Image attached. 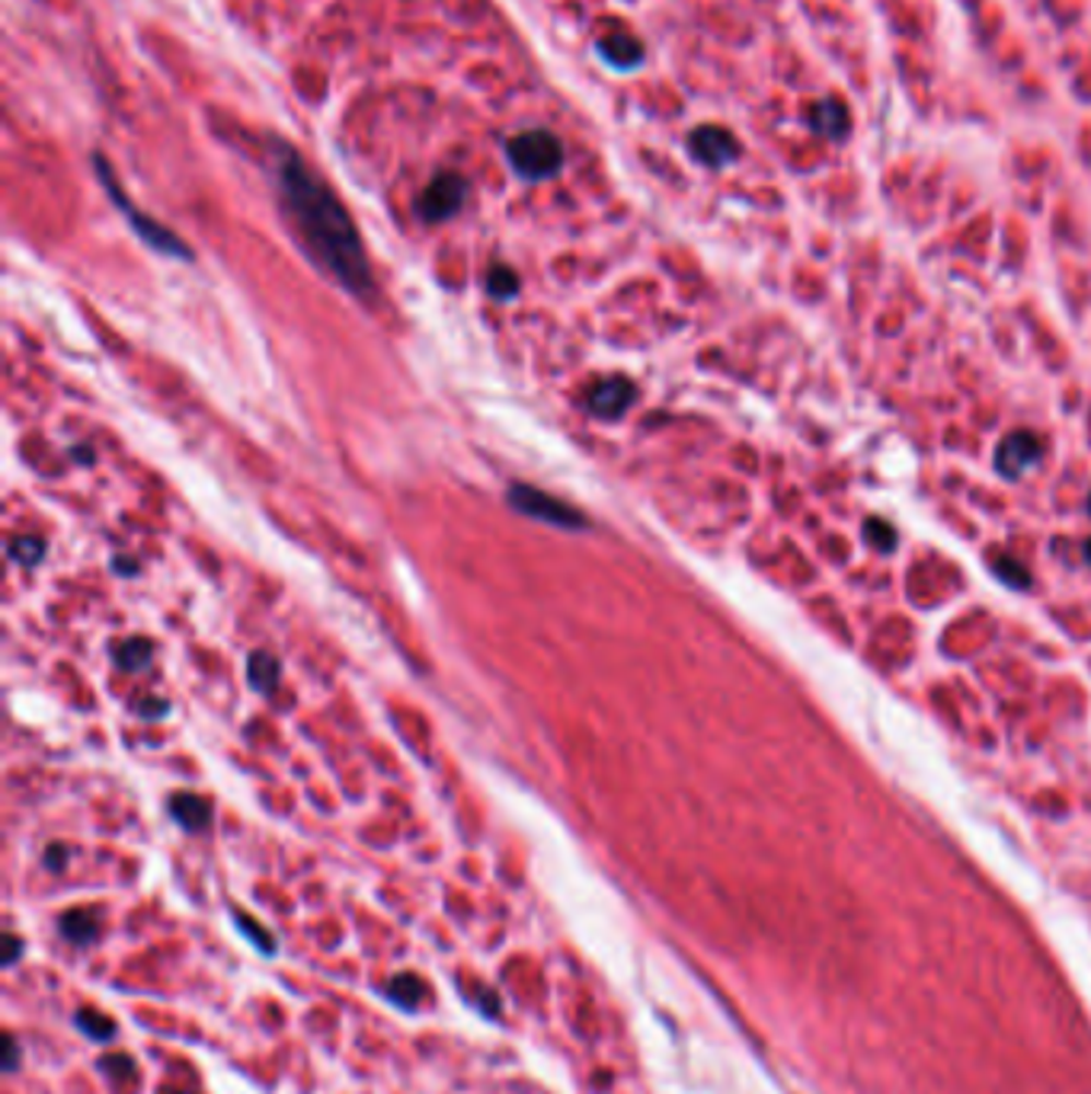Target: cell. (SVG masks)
I'll return each mask as SVG.
<instances>
[{
	"instance_id": "cell-27",
	"label": "cell",
	"mask_w": 1091,
	"mask_h": 1094,
	"mask_svg": "<svg viewBox=\"0 0 1091 1094\" xmlns=\"http://www.w3.org/2000/svg\"><path fill=\"white\" fill-rule=\"evenodd\" d=\"M1086 560H1089V563H1091V542H1089V545H1086Z\"/></svg>"
},
{
	"instance_id": "cell-5",
	"label": "cell",
	"mask_w": 1091,
	"mask_h": 1094,
	"mask_svg": "<svg viewBox=\"0 0 1091 1094\" xmlns=\"http://www.w3.org/2000/svg\"><path fill=\"white\" fill-rule=\"evenodd\" d=\"M467 193H471V183H467L464 173H459V170H439L426 183V189H422L420 199H417V214H420L426 224H442V221L455 218L464 209Z\"/></svg>"
},
{
	"instance_id": "cell-22",
	"label": "cell",
	"mask_w": 1091,
	"mask_h": 1094,
	"mask_svg": "<svg viewBox=\"0 0 1091 1094\" xmlns=\"http://www.w3.org/2000/svg\"><path fill=\"white\" fill-rule=\"evenodd\" d=\"M234 922H237V928H241V931H244V934L251 938L253 947H259L263 954H272V938H269V934H266L263 928L253 926V922H251V919H247V916H244V912H237V916H234Z\"/></svg>"
},
{
	"instance_id": "cell-14",
	"label": "cell",
	"mask_w": 1091,
	"mask_h": 1094,
	"mask_svg": "<svg viewBox=\"0 0 1091 1094\" xmlns=\"http://www.w3.org/2000/svg\"><path fill=\"white\" fill-rule=\"evenodd\" d=\"M247 675L259 695H272L279 685V660L272 653H253L247 660Z\"/></svg>"
},
{
	"instance_id": "cell-7",
	"label": "cell",
	"mask_w": 1091,
	"mask_h": 1094,
	"mask_svg": "<svg viewBox=\"0 0 1091 1094\" xmlns=\"http://www.w3.org/2000/svg\"><path fill=\"white\" fill-rule=\"evenodd\" d=\"M803 123L816 138H826V141H845L851 135V113L839 96L813 100L803 109Z\"/></svg>"
},
{
	"instance_id": "cell-2",
	"label": "cell",
	"mask_w": 1091,
	"mask_h": 1094,
	"mask_svg": "<svg viewBox=\"0 0 1091 1094\" xmlns=\"http://www.w3.org/2000/svg\"><path fill=\"white\" fill-rule=\"evenodd\" d=\"M93 170H96V176H100V183H103V189H106V196L113 199V206L116 209L123 211V218L128 221V228L151 247L154 253H164V256H173V259H193V251L186 247V241L183 237H176L173 231H170L167 224H161L158 218H151V214H144V211L138 209L131 199L126 196V189L119 186V179H116V170H113V164L103 158V154H93Z\"/></svg>"
},
{
	"instance_id": "cell-10",
	"label": "cell",
	"mask_w": 1091,
	"mask_h": 1094,
	"mask_svg": "<svg viewBox=\"0 0 1091 1094\" xmlns=\"http://www.w3.org/2000/svg\"><path fill=\"white\" fill-rule=\"evenodd\" d=\"M595 51H599V58H602L608 68H615V71H634V68H640L643 58H647L643 43H640L634 33L622 30V26L612 30V33H605V36L595 43Z\"/></svg>"
},
{
	"instance_id": "cell-6",
	"label": "cell",
	"mask_w": 1091,
	"mask_h": 1094,
	"mask_svg": "<svg viewBox=\"0 0 1091 1094\" xmlns=\"http://www.w3.org/2000/svg\"><path fill=\"white\" fill-rule=\"evenodd\" d=\"M685 148L692 154L695 164L708 170H723L730 164H736L743 158V144L740 138L723 126H713V123H705V126H695L688 131L685 138Z\"/></svg>"
},
{
	"instance_id": "cell-20",
	"label": "cell",
	"mask_w": 1091,
	"mask_h": 1094,
	"mask_svg": "<svg viewBox=\"0 0 1091 1094\" xmlns=\"http://www.w3.org/2000/svg\"><path fill=\"white\" fill-rule=\"evenodd\" d=\"M100 1069H103V1072H109L116 1082H128V1079H135V1062H131L128 1056H123V1052L103 1056V1059H100Z\"/></svg>"
},
{
	"instance_id": "cell-17",
	"label": "cell",
	"mask_w": 1091,
	"mask_h": 1094,
	"mask_svg": "<svg viewBox=\"0 0 1091 1094\" xmlns=\"http://www.w3.org/2000/svg\"><path fill=\"white\" fill-rule=\"evenodd\" d=\"M487 292L497 298V301H509V298L519 295V276L509 269V266H494L487 272Z\"/></svg>"
},
{
	"instance_id": "cell-3",
	"label": "cell",
	"mask_w": 1091,
	"mask_h": 1094,
	"mask_svg": "<svg viewBox=\"0 0 1091 1094\" xmlns=\"http://www.w3.org/2000/svg\"><path fill=\"white\" fill-rule=\"evenodd\" d=\"M506 161L522 179H550L564 170V144L547 128H529L506 138Z\"/></svg>"
},
{
	"instance_id": "cell-23",
	"label": "cell",
	"mask_w": 1091,
	"mask_h": 1094,
	"mask_svg": "<svg viewBox=\"0 0 1091 1094\" xmlns=\"http://www.w3.org/2000/svg\"><path fill=\"white\" fill-rule=\"evenodd\" d=\"M65 861H68V848H65V845H48V848H45V868H51V871H65Z\"/></svg>"
},
{
	"instance_id": "cell-19",
	"label": "cell",
	"mask_w": 1091,
	"mask_h": 1094,
	"mask_svg": "<svg viewBox=\"0 0 1091 1094\" xmlns=\"http://www.w3.org/2000/svg\"><path fill=\"white\" fill-rule=\"evenodd\" d=\"M993 570L999 573L1002 583H1011V586H1018V590H1024V586L1031 583L1028 570H1024L1018 560H1011V557H996V560H993Z\"/></svg>"
},
{
	"instance_id": "cell-1",
	"label": "cell",
	"mask_w": 1091,
	"mask_h": 1094,
	"mask_svg": "<svg viewBox=\"0 0 1091 1094\" xmlns=\"http://www.w3.org/2000/svg\"><path fill=\"white\" fill-rule=\"evenodd\" d=\"M269 179L311 259L349 295H372V263L352 214L334 193V186L286 138L276 135H269Z\"/></svg>"
},
{
	"instance_id": "cell-13",
	"label": "cell",
	"mask_w": 1091,
	"mask_h": 1094,
	"mask_svg": "<svg viewBox=\"0 0 1091 1094\" xmlns=\"http://www.w3.org/2000/svg\"><path fill=\"white\" fill-rule=\"evenodd\" d=\"M387 999L407 1011L420 1009L422 999H426V982H422L420 976H414V973H401V976H394L387 982Z\"/></svg>"
},
{
	"instance_id": "cell-26",
	"label": "cell",
	"mask_w": 1091,
	"mask_h": 1094,
	"mask_svg": "<svg viewBox=\"0 0 1091 1094\" xmlns=\"http://www.w3.org/2000/svg\"><path fill=\"white\" fill-rule=\"evenodd\" d=\"M138 714H141V717H161V714H167V705H164L161 698H148V705H141V708H138Z\"/></svg>"
},
{
	"instance_id": "cell-15",
	"label": "cell",
	"mask_w": 1091,
	"mask_h": 1094,
	"mask_svg": "<svg viewBox=\"0 0 1091 1094\" xmlns=\"http://www.w3.org/2000/svg\"><path fill=\"white\" fill-rule=\"evenodd\" d=\"M74 1021H78V1027L84 1031L86 1037H90V1040H96V1044H103V1040H113V1037H116V1021H113L109 1014H103V1011L81 1009L78 1014H74Z\"/></svg>"
},
{
	"instance_id": "cell-28",
	"label": "cell",
	"mask_w": 1091,
	"mask_h": 1094,
	"mask_svg": "<svg viewBox=\"0 0 1091 1094\" xmlns=\"http://www.w3.org/2000/svg\"><path fill=\"white\" fill-rule=\"evenodd\" d=\"M1089 512H1091V497H1089Z\"/></svg>"
},
{
	"instance_id": "cell-16",
	"label": "cell",
	"mask_w": 1091,
	"mask_h": 1094,
	"mask_svg": "<svg viewBox=\"0 0 1091 1094\" xmlns=\"http://www.w3.org/2000/svg\"><path fill=\"white\" fill-rule=\"evenodd\" d=\"M116 663L123 670H144L151 663V643L144 637H131L116 650Z\"/></svg>"
},
{
	"instance_id": "cell-24",
	"label": "cell",
	"mask_w": 1091,
	"mask_h": 1094,
	"mask_svg": "<svg viewBox=\"0 0 1091 1094\" xmlns=\"http://www.w3.org/2000/svg\"><path fill=\"white\" fill-rule=\"evenodd\" d=\"M3 1069H7V1072H16V1037H13V1034L3 1037Z\"/></svg>"
},
{
	"instance_id": "cell-4",
	"label": "cell",
	"mask_w": 1091,
	"mask_h": 1094,
	"mask_svg": "<svg viewBox=\"0 0 1091 1094\" xmlns=\"http://www.w3.org/2000/svg\"><path fill=\"white\" fill-rule=\"evenodd\" d=\"M509 505L535 522H545V525H554V528H564V532H587L589 519L577 509V505L564 503L557 497H550L547 490H538L532 484H512L509 487Z\"/></svg>"
},
{
	"instance_id": "cell-9",
	"label": "cell",
	"mask_w": 1091,
	"mask_h": 1094,
	"mask_svg": "<svg viewBox=\"0 0 1091 1094\" xmlns=\"http://www.w3.org/2000/svg\"><path fill=\"white\" fill-rule=\"evenodd\" d=\"M634 400H637V387L622 375L602 379L599 384H592L587 394V407L602 420H618L622 414H628Z\"/></svg>"
},
{
	"instance_id": "cell-11",
	"label": "cell",
	"mask_w": 1091,
	"mask_h": 1094,
	"mask_svg": "<svg viewBox=\"0 0 1091 1094\" xmlns=\"http://www.w3.org/2000/svg\"><path fill=\"white\" fill-rule=\"evenodd\" d=\"M170 813H173V819H176L183 829H189V833L206 829L211 819L209 800L196 798V794H176V798L170 800Z\"/></svg>"
},
{
	"instance_id": "cell-25",
	"label": "cell",
	"mask_w": 1091,
	"mask_h": 1094,
	"mask_svg": "<svg viewBox=\"0 0 1091 1094\" xmlns=\"http://www.w3.org/2000/svg\"><path fill=\"white\" fill-rule=\"evenodd\" d=\"M23 954V941L16 934H7V957H3V967H13Z\"/></svg>"
},
{
	"instance_id": "cell-18",
	"label": "cell",
	"mask_w": 1091,
	"mask_h": 1094,
	"mask_svg": "<svg viewBox=\"0 0 1091 1094\" xmlns=\"http://www.w3.org/2000/svg\"><path fill=\"white\" fill-rule=\"evenodd\" d=\"M43 554H45L43 542H39V538H33V535H20V538H13V542H10V557H13L16 563H23V567H33V563H39V560H43Z\"/></svg>"
},
{
	"instance_id": "cell-12",
	"label": "cell",
	"mask_w": 1091,
	"mask_h": 1094,
	"mask_svg": "<svg viewBox=\"0 0 1091 1094\" xmlns=\"http://www.w3.org/2000/svg\"><path fill=\"white\" fill-rule=\"evenodd\" d=\"M61 934H65L71 944H81V947H86V944H93V941H96V934H100V922H96V916H93L90 909H71V912H65V916H61Z\"/></svg>"
},
{
	"instance_id": "cell-21",
	"label": "cell",
	"mask_w": 1091,
	"mask_h": 1094,
	"mask_svg": "<svg viewBox=\"0 0 1091 1094\" xmlns=\"http://www.w3.org/2000/svg\"><path fill=\"white\" fill-rule=\"evenodd\" d=\"M864 535L874 542V547H881V550H893V547H896V532H893V525L883 522V519H871L868 528H864Z\"/></svg>"
},
{
	"instance_id": "cell-8",
	"label": "cell",
	"mask_w": 1091,
	"mask_h": 1094,
	"mask_svg": "<svg viewBox=\"0 0 1091 1094\" xmlns=\"http://www.w3.org/2000/svg\"><path fill=\"white\" fill-rule=\"evenodd\" d=\"M1041 455H1044V442L1034 432L1018 429V432H1011V435L1002 439V445L996 452V467H999L1002 477L1014 480V477H1021L1031 464L1037 462Z\"/></svg>"
}]
</instances>
